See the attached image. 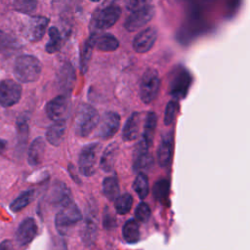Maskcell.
I'll list each match as a JSON object with an SVG mask.
<instances>
[{
  "label": "cell",
  "instance_id": "cell-1",
  "mask_svg": "<svg viewBox=\"0 0 250 250\" xmlns=\"http://www.w3.org/2000/svg\"><path fill=\"white\" fill-rule=\"evenodd\" d=\"M42 71L40 61L31 55H22L16 59L14 63V75L22 83H30L38 80Z\"/></svg>",
  "mask_w": 250,
  "mask_h": 250
},
{
  "label": "cell",
  "instance_id": "cell-2",
  "mask_svg": "<svg viewBox=\"0 0 250 250\" xmlns=\"http://www.w3.org/2000/svg\"><path fill=\"white\" fill-rule=\"evenodd\" d=\"M121 8L115 3H109L100 7L93 14L91 19V30L93 33H101L111 27L120 18Z\"/></svg>",
  "mask_w": 250,
  "mask_h": 250
},
{
  "label": "cell",
  "instance_id": "cell-3",
  "mask_svg": "<svg viewBox=\"0 0 250 250\" xmlns=\"http://www.w3.org/2000/svg\"><path fill=\"white\" fill-rule=\"evenodd\" d=\"M100 121V115L98 110L88 104H82L75 115L74 131L78 137H87L98 126Z\"/></svg>",
  "mask_w": 250,
  "mask_h": 250
},
{
  "label": "cell",
  "instance_id": "cell-4",
  "mask_svg": "<svg viewBox=\"0 0 250 250\" xmlns=\"http://www.w3.org/2000/svg\"><path fill=\"white\" fill-rule=\"evenodd\" d=\"M81 220L82 213L72 200L65 206L60 208V211L55 217V227L61 235H66L70 229Z\"/></svg>",
  "mask_w": 250,
  "mask_h": 250
},
{
  "label": "cell",
  "instance_id": "cell-5",
  "mask_svg": "<svg viewBox=\"0 0 250 250\" xmlns=\"http://www.w3.org/2000/svg\"><path fill=\"white\" fill-rule=\"evenodd\" d=\"M160 87V77L154 68H147L140 82V99L145 104H150L156 98Z\"/></svg>",
  "mask_w": 250,
  "mask_h": 250
},
{
  "label": "cell",
  "instance_id": "cell-6",
  "mask_svg": "<svg viewBox=\"0 0 250 250\" xmlns=\"http://www.w3.org/2000/svg\"><path fill=\"white\" fill-rule=\"evenodd\" d=\"M191 75L184 66L174 69L169 83V93L175 99H184L191 84Z\"/></svg>",
  "mask_w": 250,
  "mask_h": 250
},
{
  "label": "cell",
  "instance_id": "cell-7",
  "mask_svg": "<svg viewBox=\"0 0 250 250\" xmlns=\"http://www.w3.org/2000/svg\"><path fill=\"white\" fill-rule=\"evenodd\" d=\"M99 146V143H92L81 149L78 157V169L83 176L90 177L96 173Z\"/></svg>",
  "mask_w": 250,
  "mask_h": 250
},
{
  "label": "cell",
  "instance_id": "cell-8",
  "mask_svg": "<svg viewBox=\"0 0 250 250\" xmlns=\"http://www.w3.org/2000/svg\"><path fill=\"white\" fill-rule=\"evenodd\" d=\"M49 23V20L43 16H31L26 19L24 21L21 32L23 36L31 41H39L44 36L47 26Z\"/></svg>",
  "mask_w": 250,
  "mask_h": 250
},
{
  "label": "cell",
  "instance_id": "cell-9",
  "mask_svg": "<svg viewBox=\"0 0 250 250\" xmlns=\"http://www.w3.org/2000/svg\"><path fill=\"white\" fill-rule=\"evenodd\" d=\"M155 14L154 6L147 4L145 7L132 12L124 21V27L129 31H137L149 22Z\"/></svg>",
  "mask_w": 250,
  "mask_h": 250
},
{
  "label": "cell",
  "instance_id": "cell-10",
  "mask_svg": "<svg viewBox=\"0 0 250 250\" xmlns=\"http://www.w3.org/2000/svg\"><path fill=\"white\" fill-rule=\"evenodd\" d=\"M81 240L87 247H91L98 236V212L97 208H89L81 228Z\"/></svg>",
  "mask_w": 250,
  "mask_h": 250
},
{
  "label": "cell",
  "instance_id": "cell-11",
  "mask_svg": "<svg viewBox=\"0 0 250 250\" xmlns=\"http://www.w3.org/2000/svg\"><path fill=\"white\" fill-rule=\"evenodd\" d=\"M21 97V86L13 79L0 82V105L10 107L18 104Z\"/></svg>",
  "mask_w": 250,
  "mask_h": 250
},
{
  "label": "cell",
  "instance_id": "cell-12",
  "mask_svg": "<svg viewBox=\"0 0 250 250\" xmlns=\"http://www.w3.org/2000/svg\"><path fill=\"white\" fill-rule=\"evenodd\" d=\"M120 125V117L116 112H105L102 119H100L97 126L96 136L103 140L110 139L118 131Z\"/></svg>",
  "mask_w": 250,
  "mask_h": 250
},
{
  "label": "cell",
  "instance_id": "cell-13",
  "mask_svg": "<svg viewBox=\"0 0 250 250\" xmlns=\"http://www.w3.org/2000/svg\"><path fill=\"white\" fill-rule=\"evenodd\" d=\"M69 107V99L67 95H60L52 99L45 106L47 116L53 120H64Z\"/></svg>",
  "mask_w": 250,
  "mask_h": 250
},
{
  "label": "cell",
  "instance_id": "cell-14",
  "mask_svg": "<svg viewBox=\"0 0 250 250\" xmlns=\"http://www.w3.org/2000/svg\"><path fill=\"white\" fill-rule=\"evenodd\" d=\"M157 38V30L154 27H147L139 32L133 40V48L139 54L148 52L154 45Z\"/></svg>",
  "mask_w": 250,
  "mask_h": 250
},
{
  "label": "cell",
  "instance_id": "cell-15",
  "mask_svg": "<svg viewBox=\"0 0 250 250\" xmlns=\"http://www.w3.org/2000/svg\"><path fill=\"white\" fill-rule=\"evenodd\" d=\"M132 160H133V169L136 172H140L144 169H147L152 165L153 159L151 154L149 153V147L143 141H141L135 146Z\"/></svg>",
  "mask_w": 250,
  "mask_h": 250
},
{
  "label": "cell",
  "instance_id": "cell-16",
  "mask_svg": "<svg viewBox=\"0 0 250 250\" xmlns=\"http://www.w3.org/2000/svg\"><path fill=\"white\" fill-rule=\"evenodd\" d=\"M37 233V225L33 218L24 219L19 226L16 232L17 242L21 246L30 243Z\"/></svg>",
  "mask_w": 250,
  "mask_h": 250
},
{
  "label": "cell",
  "instance_id": "cell-17",
  "mask_svg": "<svg viewBox=\"0 0 250 250\" xmlns=\"http://www.w3.org/2000/svg\"><path fill=\"white\" fill-rule=\"evenodd\" d=\"M89 38L93 47L102 52H112L119 47L118 39L109 33H93Z\"/></svg>",
  "mask_w": 250,
  "mask_h": 250
},
{
  "label": "cell",
  "instance_id": "cell-18",
  "mask_svg": "<svg viewBox=\"0 0 250 250\" xmlns=\"http://www.w3.org/2000/svg\"><path fill=\"white\" fill-rule=\"evenodd\" d=\"M58 81L61 89L67 95L71 92L75 85L76 73L74 67L69 62H64L58 73Z\"/></svg>",
  "mask_w": 250,
  "mask_h": 250
},
{
  "label": "cell",
  "instance_id": "cell-19",
  "mask_svg": "<svg viewBox=\"0 0 250 250\" xmlns=\"http://www.w3.org/2000/svg\"><path fill=\"white\" fill-rule=\"evenodd\" d=\"M173 154V134L169 132L166 135H163L160 142L158 151H157V160L160 167L169 166Z\"/></svg>",
  "mask_w": 250,
  "mask_h": 250
},
{
  "label": "cell",
  "instance_id": "cell-20",
  "mask_svg": "<svg viewBox=\"0 0 250 250\" xmlns=\"http://www.w3.org/2000/svg\"><path fill=\"white\" fill-rule=\"evenodd\" d=\"M140 122L141 114L139 112H133L128 117L122 130V139L124 142H131L139 137Z\"/></svg>",
  "mask_w": 250,
  "mask_h": 250
},
{
  "label": "cell",
  "instance_id": "cell-21",
  "mask_svg": "<svg viewBox=\"0 0 250 250\" xmlns=\"http://www.w3.org/2000/svg\"><path fill=\"white\" fill-rule=\"evenodd\" d=\"M45 147H46L45 141L41 137L36 138L31 143L27 152V162L30 166L35 167L41 164L44 157Z\"/></svg>",
  "mask_w": 250,
  "mask_h": 250
},
{
  "label": "cell",
  "instance_id": "cell-22",
  "mask_svg": "<svg viewBox=\"0 0 250 250\" xmlns=\"http://www.w3.org/2000/svg\"><path fill=\"white\" fill-rule=\"evenodd\" d=\"M51 200L55 205L59 206L60 208L65 206L72 201L71 192L64 183L57 182L54 185L51 193Z\"/></svg>",
  "mask_w": 250,
  "mask_h": 250
},
{
  "label": "cell",
  "instance_id": "cell-23",
  "mask_svg": "<svg viewBox=\"0 0 250 250\" xmlns=\"http://www.w3.org/2000/svg\"><path fill=\"white\" fill-rule=\"evenodd\" d=\"M119 151V146L116 143H111L106 146V148L104 150L101 161H100V167L104 172H111L114 168L117 155Z\"/></svg>",
  "mask_w": 250,
  "mask_h": 250
},
{
  "label": "cell",
  "instance_id": "cell-24",
  "mask_svg": "<svg viewBox=\"0 0 250 250\" xmlns=\"http://www.w3.org/2000/svg\"><path fill=\"white\" fill-rule=\"evenodd\" d=\"M65 130H66L65 120L54 122L46 132V139L48 143L55 146H60L63 141Z\"/></svg>",
  "mask_w": 250,
  "mask_h": 250
},
{
  "label": "cell",
  "instance_id": "cell-25",
  "mask_svg": "<svg viewBox=\"0 0 250 250\" xmlns=\"http://www.w3.org/2000/svg\"><path fill=\"white\" fill-rule=\"evenodd\" d=\"M122 235L127 243L134 244L140 240V228L137 221L130 219L122 227Z\"/></svg>",
  "mask_w": 250,
  "mask_h": 250
},
{
  "label": "cell",
  "instance_id": "cell-26",
  "mask_svg": "<svg viewBox=\"0 0 250 250\" xmlns=\"http://www.w3.org/2000/svg\"><path fill=\"white\" fill-rule=\"evenodd\" d=\"M156 124H157V115L154 112H149L146 117L145 126H144V134H143V139H142V141L148 147L152 144L154 132L156 129Z\"/></svg>",
  "mask_w": 250,
  "mask_h": 250
},
{
  "label": "cell",
  "instance_id": "cell-27",
  "mask_svg": "<svg viewBox=\"0 0 250 250\" xmlns=\"http://www.w3.org/2000/svg\"><path fill=\"white\" fill-rule=\"evenodd\" d=\"M119 183L115 175L104 178L103 182V193L107 200H115L119 195Z\"/></svg>",
  "mask_w": 250,
  "mask_h": 250
},
{
  "label": "cell",
  "instance_id": "cell-28",
  "mask_svg": "<svg viewBox=\"0 0 250 250\" xmlns=\"http://www.w3.org/2000/svg\"><path fill=\"white\" fill-rule=\"evenodd\" d=\"M133 188L141 199H145L148 194V178L144 172H139V174L137 175L133 183Z\"/></svg>",
  "mask_w": 250,
  "mask_h": 250
},
{
  "label": "cell",
  "instance_id": "cell-29",
  "mask_svg": "<svg viewBox=\"0 0 250 250\" xmlns=\"http://www.w3.org/2000/svg\"><path fill=\"white\" fill-rule=\"evenodd\" d=\"M169 190H170L169 181L165 180V179H160V180H158L157 182L154 183L152 193H153L154 198L157 201H159L161 203H164L168 199Z\"/></svg>",
  "mask_w": 250,
  "mask_h": 250
},
{
  "label": "cell",
  "instance_id": "cell-30",
  "mask_svg": "<svg viewBox=\"0 0 250 250\" xmlns=\"http://www.w3.org/2000/svg\"><path fill=\"white\" fill-rule=\"evenodd\" d=\"M34 196V190L28 189L23 192H21L10 205V209L13 212H19L22 210L24 207H26L33 199Z\"/></svg>",
  "mask_w": 250,
  "mask_h": 250
},
{
  "label": "cell",
  "instance_id": "cell-31",
  "mask_svg": "<svg viewBox=\"0 0 250 250\" xmlns=\"http://www.w3.org/2000/svg\"><path fill=\"white\" fill-rule=\"evenodd\" d=\"M49 41L46 44L45 50L49 54H54L61 49L62 46V37L60 31L57 27L52 26L49 28Z\"/></svg>",
  "mask_w": 250,
  "mask_h": 250
},
{
  "label": "cell",
  "instance_id": "cell-32",
  "mask_svg": "<svg viewBox=\"0 0 250 250\" xmlns=\"http://www.w3.org/2000/svg\"><path fill=\"white\" fill-rule=\"evenodd\" d=\"M93 44L90 40V38H88L87 40H85L82 48H81V52H80V69L81 72L84 74L87 72L88 67H89V63L92 58V52H93Z\"/></svg>",
  "mask_w": 250,
  "mask_h": 250
},
{
  "label": "cell",
  "instance_id": "cell-33",
  "mask_svg": "<svg viewBox=\"0 0 250 250\" xmlns=\"http://www.w3.org/2000/svg\"><path fill=\"white\" fill-rule=\"evenodd\" d=\"M132 205H133V197L128 192L118 195V197L114 200V208L117 214L119 215L127 214L131 210Z\"/></svg>",
  "mask_w": 250,
  "mask_h": 250
},
{
  "label": "cell",
  "instance_id": "cell-34",
  "mask_svg": "<svg viewBox=\"0 0 250 250\" xmlns=\"http://www.w3.org/2000/svg\"><path fill=\"white\" fill-rule=\"evenodd\" d=\"M178 110H179V103L176 100H171L167 104L165 108V113H164L163 121L166 126H169L174 122L176 115L178 113Z\"/></svg>",
  "mask_w": 250,
  "mask_h": 250
},
{
  "label": "cell",
  "instance_id": "cell-35",
  "mask_svg": "<svg viewBox=\"0 0 250 250\" xmlns=\"http://www.w3.org/2000/svg\"><path fill=\"white\" fill-rule=\"evenodd\" d=\"M151 215V211L149 206L146 202H141L135 209V221L140 223H146Z\"/></svg>",
  "mask_w": 250,
  "mask_h": 250
},
{
  "label": "cell",
  "instance_id": "cell-36",
  "mask_svg": "<svg viewBox=\"0 0 250 250\" xmlns=\"http://www.w3.org/2000/svg\"><path fill=\"white\" fill-rule=\"evenodd\" d=\"M37 6L36 1L31 0H19L14 2V9L23 14H30L35 11Z\"/></svg>",
  "mask_w": 250,
  "mask_h": 250
},
{
  "label": "cell",
  "instance_id": "cell-37",
  "mask_svg": "<svg viewBox=\"0 0 250 250\" xmlns=\"http://www.w3.org/2000/svg\"><path fill=\"white\" fill-rule=\"evenodd\" d=\"M18 133L20 135V141L25 142L28 136V116L26 114H22L19 116L17 121Z\"/></svg>",
  "mask_w": 250,
  "mask_h": 250
},
{
  "label": "cell",
  "instance_id": "cell-38",
  "mask_svg": "<svg viewBox=\"0 0 250 250\" xmlns=\"http://www.w3.org/2000/svg\"><path fill=\"white\" fill-rule=\"evenodd\" d=\"M17 41L16 39L8 34L5 31L0 30V52H4L6 50H11L16 48Z\"/></svg>",
  "mask_w": 250,
  "mask_h": 250
},
{
  "label": "cell",
  "instance_id": "cell-39",
  "mask_svg": "<svg viewBox=\"0 0 250 250\" xmlns=\"http://www.w3.org/2000/svg\"><path fill=\"white\" fill-rule=\"evenodd\" d=\"M103 226L105 229H112L116 227V219L115 217L110 213V211L107 210V208L104 209V216H103Z\"/></svg>",
  "mask_w": 250,
  "mask_h": 250
},
{
  "label": "cell",
  "instance_id": "cell-40",
  "mask_svg": "<svg viewBox=\"0 0 250 250\" xmlns=\"http://www.w3.org/2000/svg\"><path fill=\"white\" fill-rule=\"evenodd\" d=\"M147 4H148L147 1H136V0H133V1L126 2V7H127V9L129 11L134 12L136 10H139V9L145 7Z\"/></svg>",
  "mask_w": 250,
  "mask_h": 250
},
{
  "label": "cell",
  "instance_id": "cell-41",
  "mask_svg": "<svg viewBox=\"0 0 250 250\" xmlns=\"http://www.w3.org/2000/svg\"><path fill=\"white\" fill-rule=\"evenodd\" d=\"M68 172H69V176L73 179V181H75L76 183H80L79 177L75 175V168H74V166L72 164L68 165Z\"/></svg>",
  "mask_w": 250,
  "mask_h": 250
},
{
  "label": "cell",
  "instance_id": "cell-42",
  "mask_svg": "<svg viewBox=\"0 0 250 250\" xmlns=\"http://www.w3.org/2000/svg\"><path fill=\"white\" fill-rule=\"evenodd\" d=\"M0 250H12V244L10 240H4L0 244Z\"/></svg>",
  "mask_w": 250,
  "mask_h": 250
},
{
  "label": "cell",
  "instance_id": "cell-43",
  "mask_svg": "<svg viewBox=\"0 0 250 250\" xmlns=\"http://www.w3.org/2000/svg\"><path fill=\"white\" fill-rule=\"evenodd\" d=\"M55 250H67L66 243H65L63 240H60L59 242L56 243Z\"/></svg>",
  "mask_w": 250,
  "mask_h": 250
},
{
  "label": "cell",
  "instance_id": "cell-44",
  "mask_svg": "<svg viewBox=\"0 0 250 250\" xmlns=\"http://www.w3.org/2000/svg\"><path fill=\"white\" fill-rule=\"evenodd\" d=\"M5 147H6V142L4 140L0 139V153L4 151Z\"/></svg>",
  "mask_w": 250,
  "mask_h": 250
}]
</instances>
